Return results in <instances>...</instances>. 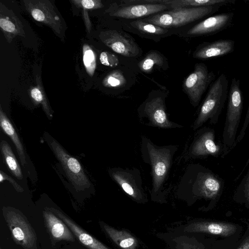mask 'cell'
<instances>
[{"mask_svg": "<svg viewBox=\"0 0 249 249\" xmlns=\"http://www.w3.org/2000/svg\"><path fill=\"white\" fill-rule=\"evenodd\" d=\"M178 149V145H157L148 138L142 136L141 155L143 161L151 168V194L153 195L160 193L163 190Z\"/></svg>", "mask_w": 249, "mask_h": 249, "instance_id": "obj_1", "label": "cell"}, {"mask_svg": "<svg viewBox=\"0 0 249 249\" xmlns=\"http://www.w3.org/2000/svg\"><path fill=\"white\" fill-rule=\"evenodd\" d=\"M242 109L243 96L240 80L233 77L228 94L227 113L222 135L223 157L236 145V134Z\"/></svg>", "mask_w": 249, "mask_h": 249, "instance_id": "obj_2", "label": "cell"}, {"mask_svg": "<svg viewBox=\"0 0 249 249\" xmlns=\"http://www.w3.org/2000/svg\"><path fill=\"white\" fill-rule=\"evenodd\" d=\"M178 187L179 190H188L195 196L212 199L220 192L222 183L213 174L192 164L186 168Z\"/></svg>", "mask_w": 249, "mask_h": 249, "instance_id": "obj_3", "label": "cell"}, {"mask_svg": "<svg viewBox=\"0 0 249 249\" xmlns=\"http://www.w3.org/2000/svg\"><path fill=\"white\" fill-rule=\"evenodd\" d=\"M229 81L225 73H221L211 85L193 125L196 130L207 121L215 124L218 121L228 94Z\"/></svg>", "mask_w": 249, "mask_h": 249, "instance_id": "obj_4", "label": "cell"}, {"mask_svg": "<svg viewBox=\"0 0 249 249\" xmlns=\"http://www.w3.org/2000/svg\"><path fill=\"white\" fill-rule=\"evenodd\" d=\"M221 5L184 7L155 14L146 18L151 24L163 28L178 27L217 12Z\"/></svg>", "mask_w": 249, "mask_h": 249, "instance_id": "obj_5", "label": "cell"}, {"mask_svg": "<svg viewBox=\"0 0 249 249\" xmlns=\"http://www.w3.org/2000/svg\"><path fill=\"white\" fill-rule=\"evenodd\" d=\"M2 213L15 242L24 249H36V232L24 215L10 207H3Z\"/></svg>", "mask_w": 249, "mask_h": 249, "instance_id": "obj_6", "label": "cell"}, {"mask_svg": "<svg viewBox=\"0 0 249 249\" xmlns=\"http://www.w3.org/2000/svg\"><path fill=\"white\" fill-rule=\"evenodd\" d=\"M48 141L50 147L74 188L77 191L89 189L90 182L78 160L69 155L55 140L49 139Z\"/></svg>", "mask_w": 249, "mask_h": 249, "instance_id": "obj_7", "label": "cell"}, {"mask_svg": "<svg viewBox=\"0 0 249 249\" xmlns=\"http://www.w3.org/2000/svg\"><path fill=\"white\" fill-rule=\"evenodd\" d=\"M108 174L121 189L135 200H146L141 174L138 169L115 167L110 169Z\"/></svg>", "mask_w": 249, "mask_h": 249, "instance_id": "obj_8", "label": "cell"}, {"mask_svg": "<svg viewBox=\"0 0 249 249\" xmlns=\"http://www.w3.org/2000/svg\"><path fill=\"white\" fill-rule=\"evenodd\" d=\"M215 77L214 72L209 71L205 64L195 65L194 71L183 82L184 89L194 107L198 105L202 95Z\"/></svg>", "mask_w": 249, "mask_h": 249, "instance_id": "obj_9", "label": "cell"}, {"mask_svg": "<svg viewBox=\"0 0 249 249\" xmlns=\"http://www.w3.org/2000/svg\"><path fill=\"white\" fill-rule=\"evenodd\" d=\"M139 118L142 122L145 118V125L161 128H181L182 125L171 121L166 112L164 100L156 97L147 100L139 109Z\"/></svg>", "mask_w": 249, "mask_h": 249, "instance_id": "obj_10", "label": "cell"}, {"mask_svg": "<svg viewBox=\"0 0 249 249\" xmlns=\"http://www.w3.org/2000/svg\"><path fill=\"white\" fill-rule=\"evenodd\" d=\"M23 3L25 8L35 20L47 25L57 35L61 34V20L50 1L25 0Z\"/></svg>", "mask_w": 249, "mask_h": 249, "instance_id": "obj_11", "label": "cell"}, {"mask_svg": "<svg viewBox=\"0 0 249 249\" xmlns=\"http://www.w3.org/2000/svg\"><path fill=\"white\" fill-rule=\"evenodd\" d=\"M188 149L191 158L216 156L220 152V147L215 143L213 130L208 128L198 130Z\"/></svg>", "mask_w": 249, "mask_h": 249, "instance_id": "obj_12", "label": "cell"}, {"mask_svg": "<svg viewBox=\"0 0 249 249\" xmlns=\"http://www.w3.org/2000/svg\"><path fill=\"white\" fill-rule=\"evenodd\" d=\"M233 12L212 15L194 25L188 32L190 36H211L230 27L234 17Z\"/></svg>", "mask_w": 249, "mask_h": 249, "instance_id": "obj_13", "label": "cell"}, {"mask_svg": "<svg viewBox=\"0 0 249 249\" xmlns=\"http://www.w3.org/2000/svg\"><path fill=\"white\" fill-rule=\"evenodd\" d=\"M99 36L107 46L123 56L134 57L139 53L138 46L132 39L116 30L102 31Z\"/></svg>", "mask_w": 249, "mask_h": 249, "instance_id": "obj_14", "label": "cell"}, {"mask_svg": "<svg viewBox=\"0 0 249 249\" xmlns=\"http://www.w3.org/2000/svg\"><path fill=\"white\" fill-rule=\"evenodd\" d=\"M234 49V41L221 39L201 44L193 53V57L198 59L207 60L231 53Z\"/></svg>", "mask_w": 249, "mask_h": 249, "instance_id": "obj_15", "label": "cell"}, {"mask_svg": "<svg viewBox=\"0 0 249 249\" xmlns=\"http://www.w3.org/2000/svg\"><path fill=\"white\" fill-rule=\"evenodd\" d=\"M0 28L9 43H11L17 36H25L24 26L21 20L12 10L1 2H0Z\"/></svg>", "mask_w": 249, "mask_h": 249, "instance_id": "obj_16", "label": "cell"}, {"mask_svg": "<svg viewBox=\"0 0 249 249\" xmlns=\"http://www.w3.org/2000/svg\"><path fill=\"white\" fill-rule=\"evenodd\" d=\"M45 223L51 237L55 241L73 242V234L68 226L56 214L46 208L43 213Z\"/></svg>", "mask_w": 249, "mask_h": 249, "instance_id": "obj_17", "label": "cell"}, {"mask_svg": "<svg viewBox=\"0 0 249 249\" xmlns=\"http://www.w3.org/2000/svg\"><path fill=\"white\" fill-rule=\"evenodd\" d=\"M170 7L160 3H144L123 7L113 11L110 15L126 19H133L162 12Z\"/></svg>", "mask_w": 249, "mask_h": 249, "instance_id": "obj_18", "label": "cell"}, {"mask_svg": "<svg viewBox=\"0 0 249 249\" xmlns=\"http://www.w3.org/2000/svg\"><path fill=\"white\" fill-rule=\"evenodd\" d=\"M48 208L59 217L68 226L78 240L89 249H109L101 242L85 231L64 213L53 208Z\"/></svg>", "mask_w": 249, "mask_h": 249, "instance_id": "obj_19", "label": "cell"}, {"mask_svg": "<svg viewBox=\"0 0 249 249\" xmlns=\"http://www.w3.org/2000/svg\"><path fill=\"white\" fill-rule=\"evenodd\" d=\"M189 232H202L229 237L237 230V226L232 223L217 221H200L193 223L187 227Z\"/></svg>", "mask_w": 249, "mask_h": 249, "instance_id": "obj_20", "label": "cell"}, {"mask_svg": "<svg viewBox=\"0 0 249 249\" xmlns=\"http://www.w3.org/2000/svg\"><path fill=\"white\" fill-rule=\"evenodd\" d=\"M103 227L108 236L122 249H136L138 241L129 233L118 230L106 224H103Z\"/></svg>", "mask_w": 249, "mask_h": 249, "instance_id": "obj_21", "label": "cell"}, {"mask_svg": "<svg viewBox=\"0 0 249 249\" xmlns=\"http://www.w3.org/2000/svg\"><path fill=\"white\" fill-rule=\"evenodd\" d=\"M236 0H159V3L169 6L171 9L184 7L225 5L233 4Z\"/></svg>", "mask_w": 249, "mask_h": 249, "instance_id": "obj_22", "label": "cell"}, {"mask_svg": "<svg viewBox=\"0 0 249 249\" xmlns=\"http://www.w3.org/2000/svg\"><path fill=\"white\" fill-rule=\"evenodd\" d=\"M0 125L3 132L12 141L19 157L20 162L22 166H24L26 161L23 146L15 129L3 111L1 106L0 107Z\"/></svg>", "mask_w": 249, "mask_h": 249, "instance_id": "obj_23", "label": "cell"}, {"mask_svg": "<svg viewBox=\"0 0 249 249\" xmlns=\"http://www.w3.org/2000/svg\"><path fill=\"white\" fill-rule=\"evenodd\" d=\"M0 150L3 159L9 169L18 179H22L23 175L20 167L11 146L6 141L4 140L1 141Z\"/></svg>", "mask_w": 249, "mask_h": 249, "instance_id": "obj_24", "label": "cell"}, {"mask_svg": "<svg viewBox=\"0 0 249 249\" xmlns=\"http://www.w3.org/2000/svg\"><path fill=\"white\" fill-rule=\"evenodd\" d=\"M37 86L31 87L29 90L30 97L35 105L41 104L49 118L53 117L52 110L50 107L47 97L43 90L40 79L36 77Z\"/></svg>", "mask_w": 249, "mask_h": 249, "instance_id": "obj_25", "label": "cell"}, {"mask_svg": "<svg viewBox=\"0 0 249 249\" xmlns=\"http://www.w3.org/2000/svg\"><path fill=\"white\" fill-rule=\"evenodd\" d=\"M163 63L162 56L156 52H151L148 53L138 64L140 70L144 72H151L154 66H161Z\"/></svg>", "mask_w": 249, "mask_h": 249, "instance_id": "obj_26", "label": "cell"}, {"mask_svg": "<svg viewBox=\"0 0 249 249\" xmlns=\"http://www.w3.org/2000/svg\"><path fill=\"white\" fill-rule=\"evenodd\" d=\"M83 61L87 72L92 76L96 68V57L92 49L86 44L83 46Z\"/></svg>", "mask_w": 249, "mask_h": 249, "instance_id": "obj_27", "label": "cell"}, {"mask_svg": "<svg viewBox=\"0 0 249 249\" xmlns=\"http://www.w3.org/2000/svg\"><path fill=\"white\" fill-rule=\"evenodd\" d=\"M126 82L123 73L119 70L113 71L108 73L103 79L102 83L107 88H119Z\"/></svg>", "mask_w": 249, "mask_h": 249, "instance_id": "obj_28", "label": "cell"}, {"mask_svg": "<svg viewBox=\"0 0 249 249\" xmlns=\"http://www.w3.org/2000/svg\"><path fill=\"white\" fill-rule=\"evenodd\" d=\"M131 25L140 31L154 35H162L167 31L166 29L140 20L132 22Z\"/></svg>", "mask_w": 249, "mask_h": 249, "instance_id": "obj_29", "label": "cell"}, {"mask_svg": "<svg viewBox=\"0 0 249 249\" xmlns=\"http://www.w3.org/2000/svg\"><path fill=\"white\" fill-rule=\"evenodd\" d=\"M71 2L77 7L86 9H95L103 7L100 0H72Z\"/></svg>", "mask_w": 249, "mask_h": 249, "instance_id": "obj_30", "label": "cell"}, {"mask_svg": "<svg viewBox=\"0 0 249 249\" xmlns=\"http://www.w3.org/2000/svg\"><path fill=\"white\" fill-rule=\"evenodd\" d=\"M101 63L110 67H116L119 64V59L116 55L107 52H103L100 55Z\"/></svg>", "mask_w": 249, "mask_h": 249, "instance_id": "obj_31", "label": "cell"}, {"mask_svg": "<svg viewBox=\"0 0 249 249\" xmlns=\"http://www.w3.org/2000/svg\"><path fill=\"white\" fill-rule=\"evenodd\" d=\"M249 124V104L245 118V120L242 127V128L236 138V145L243 139L246 131V129Z\"/></svg>", "mask_w": 249, "mask_h": 249, "instance_id": "obj_32", "label": "cell"}, {"mask_svg": "<svg viewBox=\"0 0 249 249\" xmlns=\"http://www.w3.org/2000/svg\"><path fill=\"white\" fill-rule=\"evenodd\" d=\"M0 181L2 182L3 180H7L9 181L14 186L15 189L18 192H22L23 191V189L19 185L17 182H16L10 176L6 175L4 172L2 171L0 172Z\"/></svg>", "mask_w": 249, "mask_h": 249, "instance_id": "obj_33", "label": "cell"}, {"mask_svg": "<svg viewBox=\"0 0 249 249\" xmlns=\"http://www.w3.org/2000/svg\"><path fill=\"white\" fill-rule=\"evenodd\" d=\"M244 193L246 199L249 203V172L245 183Z\"/></svg>", "mask_w": 249, "mask_h": 249, "instance_id": "obj_34", "label": "cell"}, {"mask_svg": "<svg viewBox=\"0 0 249 249\" xmlns=\"http://www.w3.org/2000/svg\"><path fill=\"white\" fill-rule=\"evenodd\" d=\"M237 249H249V235L243 241Z\"/></svg>", "mask_w": 249, "mask_h": 249, "instance_id": "obj_35", "label": "cell"}, {"mask_svg": "<svg viewBox=\"0 0 249 249\" xmlns=\"http://www.w3.org/2000/svg\"><path fill=\"white\" fill-rule=\"evenodd\" d=\"M0 249H2L1 248H0Z\"/></svg>", "mask_w": 249, "mask_h": 249, "instance_id": "obj_36", "label": "cell"}]
</instances>
